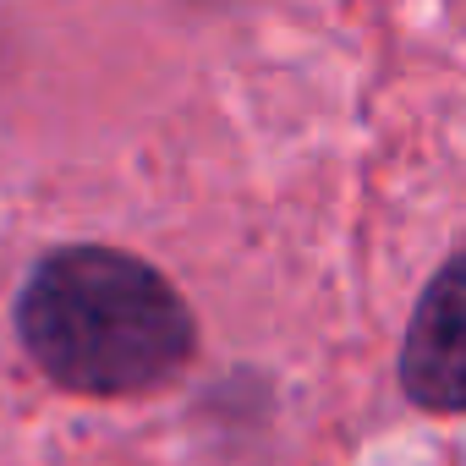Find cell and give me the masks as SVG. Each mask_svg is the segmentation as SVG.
<instances>
[{"mask_svg": "<svg viewBox=\"0 0 466 466\" xmlns=\"http://www.w3.org/2000/svg\"><path fill=\"white\" fill-rule=\"evenodd\" d=\"M400 390L433 417L466 411V253H450L411 308L400 340Z\"/></svg>", "mask_w": 466, "mask_h": 466, "instance_id": "2", "label": "cell"}, {"mask_svg": "<svg viewBox=\"0 0 466 466\" xmlns=\"http://www.w3.org/2000/svg\"><path fill=\"white\" fill-rule=\"evenodd\" d=\"M17 335L34 368L88 400L143 395L198 351L181 291L121 248H56L17 297Z\"/></svg>", "mask_w": 466, "mask_h": 466, "instance_id": "1", "label": "cell"}]
</instances>
